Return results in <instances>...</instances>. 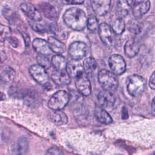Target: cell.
Instances as JSON below:
<instances>
[{
	"label": "cell",
	"instance_id": "1",
	"mask_svg": "<svg viewBox=\"0 0 155 155\" xmlns=\"http://www.w3.org/2000/svg\"><path fill=\"white\" fill-rule=\"evenodd\" d=\"M63 20L69 28L76 31L82 30L86 27L87 22L85 12L77 7L67 9L63 15Z\"/></svg>",
	"mask_w": 155,
	"mask_h": 155
},
{
	"label": "cell",
	"instance_id": "2",
	"mask_svg": "<svg viewBox=\"0 0 155 155\" xmlns=\"http://www.w3.org/2000/svg\"><path fill=\"white\" fill-rule=\"evenodd\" d=\"M98 81L105 90L113 91L118 87V80L115 74L112 71L102 70L98 74Z\"/></svg>",
	"mask_w": 155,
	"mask_h": 155
},
{
	"label": "cell",
	"instance_id": "3",
	"mask_svg": "<svg viewBox=\"0 0 155 155\" xmlns=\"http://www.w3.org/2000/svg\"><path fill=\"white\" fill-rule=\"evenodd\" d=\"M145 87V81L142 77L133 74L128 78L127 88L128 93L131 96L137 97L141 94L144 90Z\"/></svg>",
	"mask_w": 155,
	"mask_h": 155
},
{
	"label": "cell",
	"instance_id": "4",
	"mask_svg": "<svg viewBox=\"0 0 155 155\" xmlns=\"http://www.w3.org/2000/svg\"><path fill=\"white\" fill-rule=\"evenodd\" d=\"M70 101L69 94L64 90H59L54 93L48 102V107L53 110H61Z\"/></svg>",
	"mask_w": 155,
	"mask_h": 155
},
{
	"label": "cell",
	"instance_id": "5",
	"mask_svg": "<svg viewBox=\"0 0 155 155\" xmlns=\"http://www.w3.org/2000/svg\"><path fill=\"white\" fill-rule=\"evenodd\" d=\"M114 33L112 28L105 22L102 23L99 26V35L103 44L110 47L114 45Z\"/></svg>",
	"mask_w": 155,
	"mask_h": 155
},
{
	"label": "cell",
	"instance_id": "6",
	"mask_svg": "<svg viewBox=\"0 0 155 155\" xmlns=\"http://www.w3.org/2000/svg\"><path fill=\"white\" fill-rule=\"evenodd\" d=\"M109 67L116 75L123 74L126 70V63L123 57L117 54L111 55L108 59Z\"/></svg>",
	"mask_w": 155,
	"mask_h": 155
},
{
	"label": "cell",
	"instance_id": "7",
	"mask_svg": "<svg viewBox=\"0 0 155 155\" xmlns=\"http://www.w3.org/2000/svg\"><path fill=\"white\" fill-rule=\"evenodd\" d=\"M88 52V47L83 42H74L69 47L68 54L72 59L80 60L84 58Z\"/></svg>",
	"mask_w": 155,
	"mask_h": 155
},
{
	"label": "cell",
	"instance_id": "8",
	"mask_svg": "<svg viewBox=\"0 0 155 155\" xmlns=\"http://www.w3.org/2000/svg\"><path fill=\"white\" fill-rule=\"evenodd\" d=\"M29 73L38 84L44 86L48 83V75L45 69L41 65L38 64L31 65L29 68Z\"/></svg>",
	"mask_w": 155,
	"mask_h": 155
},
{
	"label": "cell",
	"instance_id": "9",
	"mask_svg": "<svg viewBox=\"0 0 155 155\" xmlns=\"http://www.w3.org/2000/svg\"><path fill=\"white\" fill-rule=\"evenodd\" d=\"M99 105L105 110L111 109L115 103L116 98L112 91L103 90L97 95Z\"/></svg>",
	"mask_w": 155,
	"mask_h": 155
},
{
	"label": "cell",
	"instance_id": "10",
	"mask_svg": "<svg viewBox=\"0 0 155 155\" xmlns=\"http://www.w3.org/2000/svg\"><path fill=\"white\" fill-rule=\"evenodd\" d=\"M75 85L78 91L83 96H88L91 93L90 81L84 73L76 78Z\"/></svg>",
	"mask_w": 155,
	"mask_h": 155
},
{
	"label": "cell",
	"instance_id": "11",
	"mask_svg": "<svg viewBox=\"0 0 155 155\" xmlns=\"http://www.w3.org/2000/svg\"><path fill=\"white\" fill-rule=\"evenodd\" d=\"M28 141L26 137H19L10 147L11 155H25L28 150Z\"/></svg>",
	"mask_w": 155,
	"mask_h": 155
},
{
	"label": "cell",
	"instance_id": "12",
	"mask_svg": "<svg viewBox=\"0 0 155 155\" xmlns=\"http://www.w3.org/2000/svg\"><path fill=\"white\" fill-rule=\"evenodd\" d=\"M22 12L29 19L34 22L41 21L42 16L38 10L31 3L23 2L20 5Z\"/></svg>",
	"mask_w": 155,
	"mask_h": 155
},
{
	"label": "cell",
	"instance_id": "13",
	"mask_svg": "<svg viewBox=\"0 0 155 155\" xmlns=\"http://www.w3.org/2000/svg\"><path fill=\"white\" fill-rule=\"evenodd\" d=\"M65 70L70 78H77L84 73V67L79 60L71 59L67 63Z\"/></svg>",
	"mask_w": 155,
	"mask_h": 155
},
{
	"label": "cell",
	"instance_id": "14",
	"mask_svg": "<svg viewBox=\"0 0 155 155\" xmlns=\"http://www.w3.org/2000/svg\"><path fill=\"white\" fill-rule=\"evenodd\" d=\"M150 8V0H135L133 5V13L136 18L146 14Z\"/></svg>",
	"mask_w": 155,
	"mask_h": 155
},
{
	"label": "cell",
	"instance_id": "15",
	"mask_svg": "<svg viewBox=\"0 0 155 155\" xmlns=\"http://www.w3.org/2000/svg\"><path fill=\"white\" fill-rule=\"evenodd\" d=\"M93 11L99 16L105 15L110 10L111 0H90Z\"/></svg>",
	"mask_w": 155,
	"mask_h": 155
},
{
	"label": "cell",
	"instance_id": "16",
	"mask_svg": "<svg viewBox=\"0 0 155 155\" xmlns=\"http://www.w3.org/2000/svg\"><path fill=\"white\" fill-rule=\"evenodd\" d=\"M32 45L34 50L40 54L48 56L52 52L48 42L42 39L36 38L33 41Z\"/></svg>",
	"mask_w": 155,
	"mask_h": 155
},
{
	"label": "cell",
	"instance_id": "17",
	"mask_svg": "<svg viewBox=\"0 0 155 155\" xmlns=\"http://www.w3.org/2000/svg\"><path fill=\"white\" fill-rule=\"evenodd\" d=\"M48 120L56 125H65L68 122V117L61 110H53L48 114Z\"/></svg>",
	"mask_w": 155,
	"mask_h": 155
},
{
	"label": "cell",
	"instance_id": "18",
	"mask_svg": "<svg viewBox=\"0 0 155 155\" xmlns=\"http://www.w3.org/2000/svg\"><path fill=\"white\" fill-rule=\"evenodd\" d=\"M51 79L58 85H67L71 82L70 77L64 70H56L51 74Z\"/></svg>",
	"mask_w": 155,
	"mask_h": 155
},
{
	"label": "cell",
	"instance_id": "19",
	"mask_svg": "<svg viewBox=\"0 0 155 155\" xmlns=\"http://www.w3.org/2000/svg\"><path fill=\"white\" fill-rule=\"evenodd\" d=\"M133 0H118L117 4V14L119 17H125L133 7Z\"/></svg>",
	"mask_w": 155,
	"mask_h": 155
},
{
	"label": "cell",
	"instance_id": "20",
	"mask_svg": "<svg viewBox=\"0 0 155 155\" xmlns=\"http://www.w3.org/2000/svg\"><path fill=\"white\" fill-rule=\"evenodd\" d=\"M94 116L96 119L103 124H110L113 122L111 116L108 114L106 110L101 106H96L94 108Z\"/></svg>",
	"mask_w": 155,
	"mask_h": 155
},
{
	"label": "cell",
	"instance_id": "21",
	"mask_svg": "<svg viewBox=\"0 0 155 155\" xmlns=\"http://www.w3.org/2000/svg\"><path fill=\"white\" fill-rule=\"evenodd\" d=\"M139 48L140 47L137 41L133 39L128 40L124 46L125 54L127 57L132 58L138 53Z\"/></svg>",
	"mask_w": 155,
	"mask_h": 155
},
{
	"label": "cell",
	"instance_id": "22",
	"mask_svg": "<svg viewBox=\"0 0 155 155\" xmlns=\"http://www.w3.org/2000/svg\"><path fill=\"white\" fill-rule=\"evenodd\" d=\"M39 10L44 14V16L50 19H54L57 17V12L55 7L46 2H42L38 5Z\"/></svg>",
	"mask_w": 155,
	"mask_h": 155
},
{
	"label": "cell",
	"instance_id": "23",
	"mask_svg": "<svg viewBox=\"0 0 155 155\" xmlns=\"http://www.w3.org/2000/svg\"><path fill=\"white\" fill-rule=\"evenodd\" d=\"M48 43L51 51L56 53L62 54L66 50L65 44L53 36L48 38Z\"/></svg>",
	"mask_w": 155,
	"mask_h": 155
},
{
	"label": "cell",
	"instance_id": "24",
	"mask_svg": "<svg viewBox=\"0 0 155 155\" xmlns=\"http://www.w3.org/2000/svg\"><path fill=\"white\" fill-rule=\"evenodd\" d=\"M51 64L56 69V70L63 71L65 69L67 62L65 58L60 54H56L51 58Z\"/></svg>",
	"mask_w": 155,
	"mask_h": 155
},
{
	"label": "cell",
	"instance_id": "25",
	"mask_svg": "<svg viewBox=\"0 0 155 155\" xmlns=\"http://www.w3.org/2000/svg\"><path fill=\"white\" fill-rule=\"evenodd\" d=\"M15 76V70L10 67H5L1 72L0 78L1 80L5 82H12Z\"/></svg>",
	"mask_w": 155,
	"mask_h": 155
},
{
	"label": "cell",
	"instance_id": "26",
	"mask_svg": "<svg viewBox=\"0 0 155 155\" xmlns=\"http://www.w3.org/2000/svg\"><path fill=\"white\" fill-rule=\"evenodd\" d=\"M83 67L85 71L87 73L90 74L96 70L97 67V64L94 59L90 57L84 61Z\"/></svg>",
	"mask_w": 155,
	"mask_h": 155
},
{
	"label": "cell",
	"instance_id": "27",
	"mask_svg": "<svg viewBox=\"0 0 155 155\" xmlns=\"http://www.w3.org/2000/svg\"><path fill=\"white\" fill-rule=\"evenodd\" d=\"M111 28L114 33L117 35L122 34L125 28V24L122 18H117L111 24Z\"/></svg>",
	"mask_w": 155,
	"mask_h": 155
},
{
	"label": "cell",
	"instance_id": "28",
	"mask_svg": "<svg viewBox=\"0 0 155 155\" xmlns=\"http://www.w3.org/2000/svg\"><path fill=\"white\" fill-rule=\"evenodd\" d=\"M28 24L33 30L39 33H44L48 31H53V28H52L51 26H47L41 24H36L32 21H28Z\"/></svg>",
	"mask_w": 155,
	"mask_h": 155
},
{
	"label": "cell",
	"instance_id": "29",
	"mask_svg": "<svg viewBox=\"0 0 155 155\" xmlns=\"http://www.w3.org/2000/svg\"><path fill=\"white\" fill-rule=\"evenodd\" d=\"M87 26L90 31L92 32H94L96 31V30L99 27V23L96 16L93 15H90L88 16L87 22Z\"/></svg>",
	"mask_w": 155,
	"mask_h": 155
},
{
	"label": "cell",
	"instance_id": "30",
	"mask_svg": "<svg viewBox=\"0 0 155 155\" xmlns=\"http://www.w3.org/2000/svg\"><path fill=\"white\" fill-rule=\"evenodd\" d=\"M36 61L38 65H41L45 69H48L51 65V62L49 59L45 55L39 54L36 56Z\"/></svg>",
	"mask_w": 155,
	"mask_h": 155
},
{
	"label": "cell",
	"instance_id": "31",
	"mask_svg": "<svg viewBox=\"0 0 155 155\" xmlns=\"http://www.w3.org/2000/svg\"><path fill=\"white\" fill-rule=\"evenodd\" d=\"M11 29L9 27L0 24V42H4L11 35Z\"/></svg>",
	"mask_w": 155,
	"mask_h": 155
},
{
	"label": "cell",
	"instance_id": "32",
	"mask_svg": "<svg viewBox=\"0 0 155 155\" xmlns=\"http://www.w3.org/2000/svg\"><path fill=\"white\" fill-rule=\"evenodd\" d=\"M3 15L5 18L11 23H13L17 19V15L15 12H13L10 9L4 8L3 10Z\"/></svg>",
	"mask_w": 155,
	"mask_h": 155
},
{
	"label": "cell",
	"instance_id": "33",
	"mask_svg": "<svg viewBox=\"0 0 155 155\" xmlns=\"http://www.w3.org/2000/svg\"><path fill=\"white\" fill-rule=\"evenodd\" d=\"M45 155H64V154L59 148L53 147L47 150Z\"/></svg>",
	"mask_w": 155,
	"mask_h": 155
},
{
	"label": "cell",
	"instance_id": "34",
	"mask_svg": "<svg viewBox=\"0 0 155 155\" xmlns=\"http://www.w3.org/2000/svg\"><path fill=\"white\" fill-rule=\"evenodd\" d=\"M7 41L10 44V45L15 48L18 47L19 45V41L16 37L10 36L9 38H8Z\"/></svg>",
	"mask_w": 155,
	"mask_h": 155
},
{
	"label": "cell",
	"instance_id": "35",
	"mask_svg": "<svg viewBox=\"0 0 155 155\" xmlns=\"http://www.w3.org/2000/svg\"><path fill=\"white\" fill-rule=\"evenodd\" d=\"M19 31L21 33L22 36H23L24 39H25V42L26 45H28L30 44V36L28 35V33L25 30H19Z\"/></svg>",
	"mask_w": 155,
	"mask_h": 155
},
{
	"label": "cell",
	"instance_id": "36",
	"mask_svg": "<svg viewBox=\"0 0 155 155\" xmlns=\"http://www.w3.org/2000/svg\"><path fill=\"white\" fill-rule=\"evenodd\" d=\"M64 3L68 5L82 4L84 2V0H62Z\"/></svg>",
	"mask_w": 155,
	"mask_h": 155
},
{
	"label": "cell",
	"instance_id": "37",
	"mask_svg": "<svg viewBox=\"0 0 155 155\" xmlns=\"http://www.w3.org/2000/svg\"><path fill=\"white\" fill-rule=\"evenodd\" d=\"M148 85L151 89L155 90V71L152 73L150 78Z\"/></svg>",
	"mask_w": 155,
	"mask_h": 155
},
{
	"label": "cell",
	"instance_id": "38",
	"mask_svg": "<svg viewBox=\"0 0 155 155\" xmlns=\"http://www.w3.org/2000/svg\"><path fill=\"white\" fill-rule=\"evenodd\" d=\"M151 110L153 114L155 115V97L153 98L151 102Z\"/></svg>",
	"mask_w": 155,
	"mask_h": 155
},
{
	"label": "cell",
	"instance_id": "39",
	"mask_svg": "<svg viewBox=\"0 0 155 155\" xmlns=\"http://www.w3.org/2000/svg\"><path fill=\"white\" fill-rule=\"evenodd\" d=\"M90 155H100V154H95V153H94V154H91Z\"/></svg>",
	"mask_w": 155,
	"mask_h": 155
},
{
	"label": "cell",
	"instance_id": "40",
	"mask_svg": "<svg viewBox=\"0 0 155 155\" xmlns=\"http://www.w3.org/2000/svg\"><path fill=\"white\" fill-rule=\"evenodd\" d=\"M114 155H123V154H116Z\"/></svg>",
	"mask_w": 155,
	"mask_h": 155
},
{
	"label": "cell",
	"instance_id": "41",
	"mask_svg": "<svg viewBox=\"0 0 155 155\" xmlns=\"http://www.w3.org/2000/svg\"><path fill=\"white\" fill-rule=\"evenodd\" d=\"M1 93H0V96H1Z\"/></svg>",
	"mask_w": 155,
	"mask_h": 155
}]
</instances>
